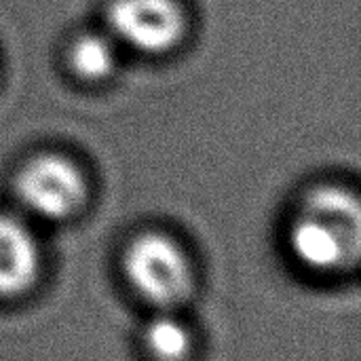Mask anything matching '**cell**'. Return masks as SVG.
Listing matches in <instances>:
<instances>
[{
  "instance_id": "obj_1",
  "label": "cell",
  "mask_w": 361,
  "mask_h": 361,
  "mask_svg": "<svg viewBox=\"0 0 361 361\" xmlns=\"http://www.w3.org/2000/svg\"><path fill=\"white\" fill-rule=\"evenodd\" d=\"M361 214L355 195L326 184L313 188L300 203L288 231V247L298 267L334 275L357 264Z\"/></svg>"
},
{
  "instance_id": "obj_2",
  "label": "cell",
  "mask_w": 361,
  "mask_h": 361,
  "mask_svg": "<svg viewBox=\"0 0 361 361\" xmlns=\"http://www.w3.org/2000/svg\"><path fill=\"white\" fill-rule=\"evenodd\" d=\"M123 275L129 288L157 311L180 307L195 288L186 250L167 233L146 231L127 243Z\"/></svg>"
},
{
  "instance_id": "obj_3",
  "label": "cell",
  "mask_w": 361,
  "mask_h": 361,
  "mask_svg": "<svg viewBox=\"0 0 361 361\" xmlns=\"http://www.w3.org/2000/svg\"><path fill=\"white\" fill-rule=\"evenodd\" d=\"M15 199L25 218L61 222L76 216L89 197L82 169L63 154H38L15 176Z\"/></svg>"
},
{
  "instance_id": "obj_4",
  "label": "cell",
  "mask_w": 361,
  "mask_h": 361,
  "mask_svg": "<svg viewBox=\"0 0 361 361\" xmlns=\"http://www.w3.org/2000/svg\"><path fill=\"white\" fill-rule=\"evenodd\" d=\"M188 17L180 0H112L106 32L118 47L142 55L173 51L186 36Z\"/></svg>"
},
{
  "instance_id": "obj_5",
  "label": "cell",
  "mask_w": 361,
  "mask_h": 361,
  "mask_svg": "<svg viewBox=\"0 0 361 361\" xmlns=\"http://www.w3.org/2000/svg\"><path fill=\"white\" fill-rule=\"evenodd\" d=\"M42 275L40 241L21 214L0 212V298L27 294Z\"/></svg>"
},
{
  "instance_id": "obj_6",
  "label": "cell",
  "mask_w": 361,
  "mask_h": 361,
  "mask_svg": "<svg viewBox=\"0 0 361 361\" xmlns=\"http://www.w3.org/2000/svg\"><path fill=\"white\" fill-rule=\"evenodd\" d=\"M144 349L154 361H186L192 353L195 336L176 309H161L146 324L142 336Z\"/></svg>"
},
{
  "instance_id": "obj_7",
  "label": "cell",
  "mask_w": 361,
  "mask_h": 361,
  "mask_svg": "<svg viewBox=\"0 0 361 361\" xmlns=\"http://www.w3.org/2000/svg\"><path fill=\"white\" fill-rule=\"evenodd\" d=\"M68 63L82 80H106L118 66V44L108 32L80 34L68 51Z\"/></svg>"
}]
</instances>
